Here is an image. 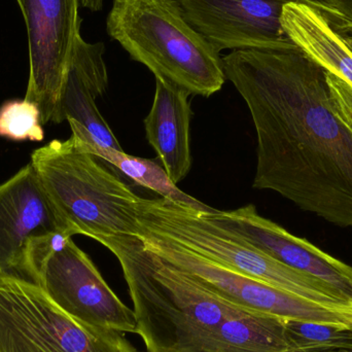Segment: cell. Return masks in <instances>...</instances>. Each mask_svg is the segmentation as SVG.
I'll return each instance as SVG.
<instances>
[{
  "label": "cell",
  "instance_id": "obj_1",
  "mask_svg": "<svg viewBox=\"0 0 352 352\" xmlns=\"http://www.w3.org/2000/svg\"><path fill=\"white\" fill-rule=\"evenodd\" d=\"M223 65L256 129L252 186L352 228V128L337 109L326 69L296 45L233 51Z\"/></svg>",
  "mask_w": 352,
  "mask_h": 352
},
{
  "label": "cell",
  "instance_id": "obj_2",
  "mask_svg": "<svg viewBox=\"0 0 352 352\" xmlns=\"http://www.w3.org/2000/svg\"><path fill=\"white\" fill-rule=\"evenodd\" d=\"M107 31L155 78L190 95L211 96L227 80L221 53L186 20L178 0H113Z\"/></svg>",
  "mask_w": 352,
  "mask_h": 352
},
{
  "label": "cell",
  "instance_id": "obj_3",
  "mask_svg": "<svg viewBox=\"0 0 352 352\" xmlns=\"http://www.w3.org/2000/svg\"><path fill=\"white\" fill-rule=\"evenodd\" d=\"M47 195L74 235L100 241L138 237V196L96 157L82 150L72 136L52 140L31 155Z\"/></svg>",
  "mask_w": 352,
  "mask_h": 352
},
{
  "label": "cell",
  "instance_id": "obj_4",
  "mask_svg": "<svg viewBox=\"0 0 352 352\" xmlns=\"http://www.w3.org/2000/svg\"><path fill=\"white\" fill-rule=\"evenodd\" d=\"M204 212L167 199L140 198V227L177 242L180 245L225 268L324 305H352L328 283L295 270L254 248L239 236L205 217Z\"/></svg>",
  "mask_w": 352,
  "mask_h": 352
},
{
  "label": "cell",
  "instance_id": "obj_5",
  "mask_svg": "<svg viewBox=\"0 0 352 352\" xmlns=\"http://www.w3.org/2000/svg\"><path fill=\"white\" fill-rule=\"evenodd\" d=\"M146 352H293L285 320L214 296L138 327Z\"/></svg>",
  "mask_w": 352,
  "mask_h": 352
},
{
  "label": "cell",
  "instance_id": "obj_6",
  "mask_svg": "<svg viewBox=\"0 0 352 352\" xmlns=\"http://www.w3.org/2000/svg\"><path fill=\"white\" fill-rule=\"evenodd\" d=\"M28 264L32 283L72 320L90 328L138 334L133 310L113 293L70 236L35 242Z\"/></svg>",
  "mask_w": 352,
  "mask_h": 352
},
{
  "label": "cell",
  "instance_id": "obj_7",
  "mask_svg": "<svg viewBox=\"0 0 352 352\" xmlns=\"http://www.w3.org/2000/svg\"><path fill=\"white\" fill-rule=\"evenodd\" d=\"M0 352H140L122 333L76 322L29 281L0 276Z\"/></svg>",
  "mask_w": 352,
  "mask_h": 352
},
{
  "label": "cell",
  "instance_id": "obj_8",
  "mask_svg": "<svg viewBox=\"0 0 352 352\" xmlns=\"http://www.w3.org/2000/svg\"><path fill=\"white\" fill-rule=\"evenodd\" d=\"M138 238L148 252L234 305L283 320L352 326V305H324L287 293L211 262L142 227Z\"/></svg>",
  "mask_w": 352,
  "mask_h": 352
},
{
  "label": "cell",
  "instance_id": "obj_9",
  "mask_svg": "<svg viewBox=\"0 0 352 352\" xmlns=\"http://www.w3.org/2000/svg\"><path fill=\"white\" fill-rule=\"evenodd\" d=\"M29 45L25 100L37 105L43 125L59 124V104L76 39L80 35V0H16Z\"/></svg>",
  "mask_w": 352,
  "mask_h": 352
},
{
  "label": "cell",
  "instance_id": "obj_10",
  "mask_svg": "<svg viewBox=\"0 0 352 352\" xmlns=\"http://www.w3.org/2000/svg\"><path fill=\"white\" fill-rule=\"evenodd\" d=\"M57 235L74 234L34 167L26 165L0 184V276L32 283L30 248L38 240Z\"/></svg>",
  "mask_w": 352,
  "mask_h": 352
},
{
  "label": "cell",
  "instance_id": "obj_11",
  "mask_svg": "<svg viewBox=\"0 0 352 352\" xmlns=\"http://www.w3.org/2000/svg\"><path fill=\"white\" fill-rule=\"evenodd\" d=\"M186 20L217 51L276 50L295 45L285 34V4L304 2L329 16L322 0H178Z\"/></svg>",
  "mask_w": 352,
  "mask_h": 352
},
{
  "label": "cell",
  "instance_id": "obj_12",
  "mask_svg": "<svg viewBox=\"0 0 352 352\" xmlns=\"http://www.w3.org/2000/svg\"><path fill=\"white\" fill-rule=\"evenodd\" d=\"M204 213L207 219L250 245L295 270L328 283L352 302V267L261 217L254 205Z\"/></svg>",
  "mask_w": 352,
  "mask_h": 352
},
{
  "label": "cell",
  "instance_id": "obj_13",
  "mask_svg": "<svg viewBox=\"0 0 352 352\" xmlns=\"http://www.w3.org/2000/svg\"><path fill=\"white\" fill-rule=\"evenodd\" d=\"M102 43L76 39L59 104V124L67 121L72 138L84 146L123 151L96 105L109 86Z\"/></svg>",
  "mask_w": 352,
  "mask_h": 352
},
{
  "label": "cell",
  "instance_id": "obj_14",
  "mask_svg": "<svg viewBox=\"0 0 352 352\" xmlns=\"http://www.w3.org/2000/svg\"><path fill=\"white\" fill-rule=\"evenodd\" d=\"M190 96L182 88L156 78L152 109L144 121L146 140L175 184L186 177L192 167Z\"/></svg>",
  "mask_w": 352,
  "mask_h": 352
},
{
  "label": "cell",
  "instance_id": "obj_15",
  "mask_svg": "<svg viewBox=\"0 0 352 352\" xmlns=\"http://www.w3.org/2000/svg\"><path fill=\"white\" fill-rule=\"evenodd\" d=\"M281 24L308 57L352 87L351 50L322 10L304 2H289L283 8Z\"/></svg>",
  "mask_w": 352,
  "mask_h": 352
},
{
  "label": "cell",
  "instance_id": "obj_16",
  "mask_svg": "<svg viewBox=\"0 0 352 352\" xmlns=\"http://www.w3.org/2000/svg\"><path fill=\"white\" fill-rule=\"evenodd\" d=\"M76 142L82 150L90 153L101 162L109 163L111 167H113L111 168L113 170L129 178L138 186H144L157 192L162 198L180 205L192 207L198 210L208 211V212L217 210L180 190L175 182L169 178L164 167L155 161L130 156L124 151L100 148L95 144L84 146L76 140Z\"/></svg>",
  "mask_w": 352,
  "mask_h": 352
},
{
  "label": "cell",
  "instance_id": "obj_17",
  "mask_svg": "<svg viewBox=\"0 0 352 352\" xmlns=\"http://www.w3.org/2000/svg\"><path fill=\"white\" fill-rule=\"evenodd\" d=\"M294 352L352 351V326L285 320Z\"/></svg>",
  "mask_w": 352,
  "mask_h": 352
},
{
  "label": "cell",
  "instance_id": "obj_18",
  "mask_svg": "<svg viewBox=\"0 0 352 352\" xmlns=\"http://www.w3.org/2000/svg\"><path fill=\"white\" fill-rule=\"evenodd\" d=\"M0 138L14 142H43L41 111L27 100H10L0 107Z\"/></svg>",
  "mask_w": 352,
  "mask_h": 352
},
{
  "label": "cell",
  "instance_id": "obj_19",
  "mask_svg": "<svg viewBox=\"0 0 352 352\" xmlns=\"http://www.w3.org/2000/svg\"><path fill=\"white\" fill-rule=\"evenodd\" d=\"M327 80L339 113L352 128V87L328 72Z\"/></svg>",
  "mask_w": 352,
  "mask_h": 352
},
{
  "label": "cell",
  "instance_id": "obj_20",
  "mask_svg": "<svg viewBox=\"0 0 352 352\" xmlns=\"http://www.w3.org/2000/svg\"><path fill=\"white\" fill-rule=\"evenodd\" d=\"M334 22L352 26V0H322Z\"/></svg>",
  "mask_w": 352,
  "mask_h": 352
},
{
  "label": "cell",
  "instance_id": "obj_21",
  "mask_svg": "<svg viewBox=\"0 0 352 352\" xmlns=\"http://www.w3.org/2000/svg\"><path fill=\"white\" fill-rule=\"evenodd\" d=\"M332 24L334 25L335 28H336L337 30L340 32V34L342 35L345 43H347V45H349V49H351L352 52V26L335 22H332Z\"/></svg>",
  "mask_w": 352,
  "mask_h": 352
},
{
  "label": "cell",
  "instance_id": "obj_22",
  "mask_svg": "<svg viewBox=\"0 0 352 352\" xmlns=\"http://www.w3.org/2000/svg\"><path fill=\"white\" fill-rule=\"evenodd\" d=\"M104 0H80V6L92 12H98L103 8Z\"/></svg>",
  "mask_w": 352,
  "mask_h": 352
},
{
  "label": "cell",
  "instance_id": "obj_23",
  "mask_svg": "<svg viewBox=\"0 0 352 352\" xmlns=\"http://www.w3.org/2000/svg\"><path fill=\"white\" fill-rule=\"evenodd\" d=\"M338 352H352V351H338Z\"/></svg>",
  "mask_w": 352,
  "mask_h": 352
}]
</instances>
